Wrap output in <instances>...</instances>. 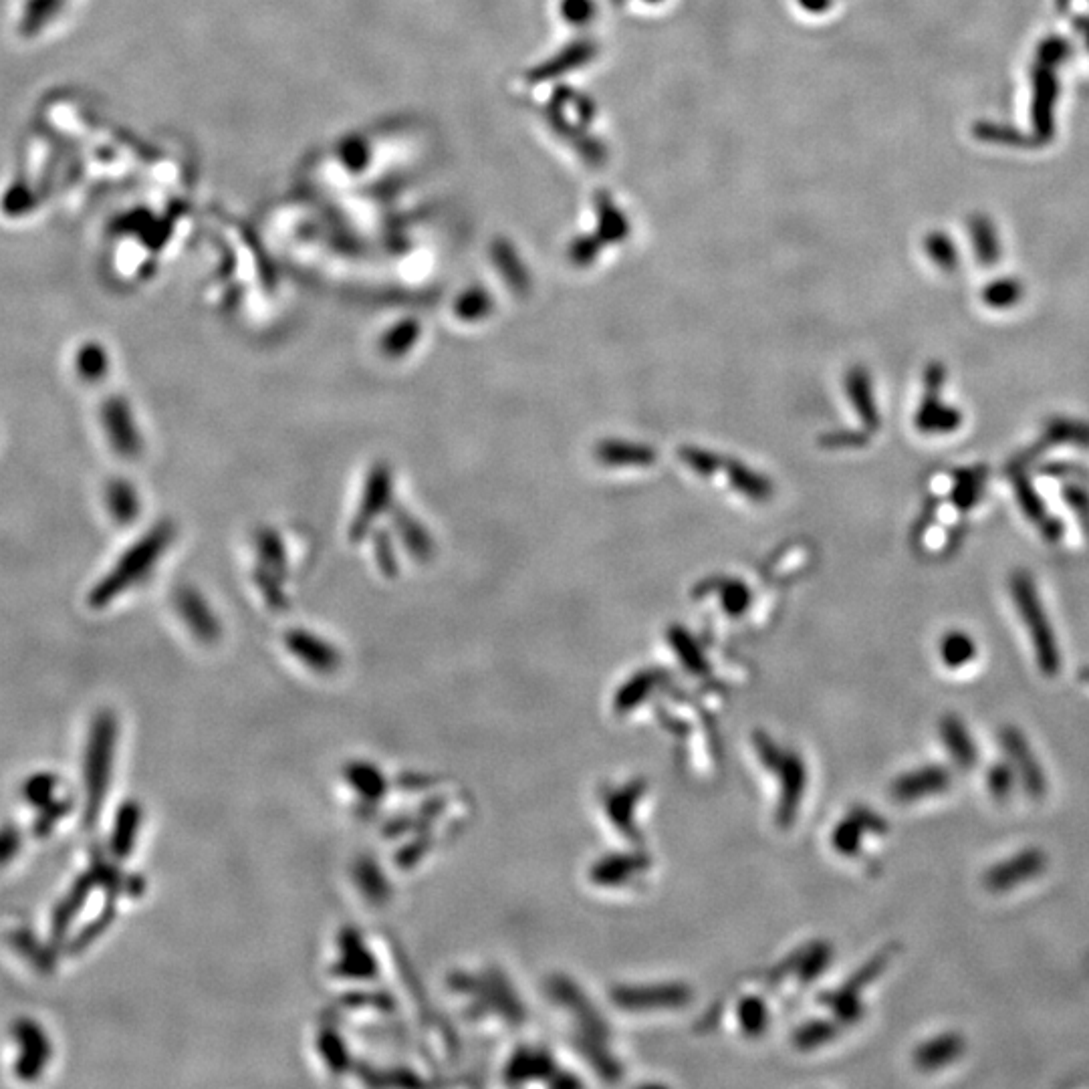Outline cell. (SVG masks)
Returning a JSON list of instances; mask_svg holds the SVG:
<instances>
[{
	"instance_id": "6da1fadb",
	"label": "cell",
	"mask_w": 1089,
	"mask_h": 1089,
	"mask_svg": "<svg viewBox=\"0 0 1089 1089\" xmlns=\"http://www.w3.org/2000/svg\"><path fill=\"white\" fill-rule=\"evenodd\" d=\"M753 757L769 797L773 823L791 831L801 823L813 795V771L799 747L781 741L769 731L753 737Z\"/></svg>"
},
{
	"instance_id": "7a4b0ae2",
	"label": "cell",
	"mask_w": 1089,
	"mask_h": 1089,
	"mask_svg": "<svg viewBox=\"0 0 1089 1089\" xmlns=\"http://www.w3.org/2000/svg\"><path fill=\"white\" fill-rule=\"evenodd\" d=\"M597 811L608 829L624 847H644V813L650 805V783L642 777L605 781L597 791Z\"/></svg>"
},
{
	"instance_id": "3957f363",
	"label": "cell",
	"mask_w": 1089,
	"mask_h": 1089,
	"mask_svg": "<svg viewBox=\"0 0 1089 1089\" xmlns=\"http://www.w3.org/2000/svg\"><path fill=\"white\" fill-rule=\"evenodd\" d=\"M174 541V527L170 523H160L156 529L148 531L136 545H132L124 557H121L109 573L93 587L89 603L93 608H105L115 597L132 589L150 571L156 567L160 557Z\"/></svg>"
},
{
	"instance_id": "277c9868",
	"label": "cell",
	"mask_w": 1089,
	"mask_h": 1089,
	"mask_svg": "<svg viewBox=\"0 0 1089 1089\" xmlns=\"http://www.w3.org/2000/svg\"><path fill=\"white\" fill-rule=\"evenodd\" d=\"M656 866L644 854V847H620L618 854L603 856L587 870L593 890L608 896L646 892L654 880Z\"/></svg>"
},
{
	"instance_id": "5b68a950",
	"label": "cell",
	"mask_w": 1089,
	"mask_h": 1089,
	"mask_svg": "<svg viewBox=\"0 0 1089 1089\" xmlns=\"http://www.w3.org/2000/svg\"><path fill=\"white\" fill-rule=\"evenodd\" d=\"M1011 593H1013L1017 610L1023 618V624L1027 626L1031 634V642L1037 652V662L1041 672L1045 676H1055L1061 666L1059 648L1055 644L1053 630L1045 616L1043 603L1039 601L1035 583L1027 571L1019 569L1011 575Z\"/></svg>"
},
{
	"instance_id": "8992f818",
	"label": "cell",
	"mask_w": 1089,
	"mask_h": 1089,
	"mask_svg": "<svg viewBox=\"0 0 1089 1089\" xmlns=\"http://www.w3.org/2000/svg\"><path fill=\"white\" fill-rule=\"evenodd\" d=\"M831 946L825 942H807L797 946L781 964L773 968L767 985L783 1001H795L809 991L811 985L829 966Z\"/></svg>"
},
{
	"instance_id": "52a82bcc",
	"label": "cell",
	"mask_w": 1089,
	"mask_h": 1089,
	"mask_svg": "<svg viewBox=\"0 0 1089 1089\" xmlns=\"http://www.w3.org/2000/svg\"><path fill=\"white\" fill-rule=\"evenodd\" d=\"M888 823L870 807L854 805L841 813V817L829 825L825 833V845L829 854L843 862H858L866 858V839L870 835L884 837Z\"/></svg>"
},
{
	"instance_id": "ba28073f",
	"label": "cell",
	"mask_w": 1089,
	"mask_h": 1089,
	"mask_svg": "<svg viewBox=\"0 0 1089 1089\" xmlns=\"http://www.w3.org/2000/svg\"><path fill=\"white\" fill-rule=\"evenodd\" d=\"M775 991L767 985H741L726 1001V1015L741 1039H761L775 1025Z\"/></svg>"
},
{
	"instance_id": "9c48e42d",
	"label": "cell",
	"mask_w": 1089,
	"mask_h": 1089,
	"mask_svg": "<svg viewBox=\"0 0 1089 1089\" xmlns=\"http://www.w3.org/2000/svg\"><path fill=\"white\" fill-rule=\"evenodd\" d=\"M946 370L940 363H932L926 370V394L916 412V428L924 434H950L962 424V414L940 400V388L944 386Z\"/></svg>"
},
{
	"instance_id": "30bf717a",
	"label": "cell",
	"mask_w": 1089,
	"mask_h": 1089,
	"mask_svg": "<svg viewBox=\"0 0 1089 1089\" xmlns=\"http://www.w3.org/2000/svg\"><path fill=\"white\" fill-rule=\"evenodd\" d=\"M392 470L388 464H376L366 480V489H363L361 503L357 507V513L351 521V539L357 541L366 537L372 529L374 521L390 507L392 503Z\"/></svg>"
},
{
	"instance_id": "8fae6325",
	"label": "cell",
	"mask_w": 1089,
	"mask_h": 1089,
	"mask_svg": "<svg viewBox=\"0 0 1089 1089\" xmlns=\"http://www.w3.org/2000/svg\"><path fill=\"white\" fill-rule=\"evenodd\" d=\"M614 1001L618 1007H622L626 1013H634V1015H648V1013H654V1011H668L664 1007H670V1009H680L688 1003V989L684 985H674V983H656V985H646V987H628V989H618L614 993Z\"/></svg>"
},
{
	"instance_id": "7c38bea8",
	"label": "cell",
	"mask_w": 1089,
	"mask_h": 1089,
	"mask_svg": "<svg viewBox=\"0 0 1089 1089\" xmlns=\"http://www.w3.org/2000/svg\"><path fill=\"white\" fill-rule=\"evenodd\" d=\"M101 422L111 448L119 456L136 458L142 452L144 440L136 426L132 408L124 398L113 396L101 406Z\"/></svg>"
},
{
	"instance_id": "4fadbf2b",
	"label": "cell",
	"mask_w": 1089,
	"mask_h": 1089,
	"mask_svg": "<svg viewBox=\"0 0 1089 1089\" xmlns=\"http://www.w3.org/2000/svg\"><path fill=\"white\" fill-rule=\"evenodd\" d=\"M1045 854L1039 850H1027L1017 854L1015 858L995 866L987 872L985 884L993 892H1005L1011 890L1023 882H1029L1031 878L1039 876L1045 870Z\"/></svg>"
},
{
	"instance_id": "5bb4252c",
	"label": "cell",
	"mask_w": 1089,
	"mask_h": 1089,
	"mask_svg": "<svg viewBox=\"0 0 1089 1089\" xmlns=\"http://www.w3.org/2000/svg\"><path fill=\"white\" fill-rule=\"evenodd\" d=\"M950 787V773L938 765L924 767L902 775L892 785V797L898 803H916L922 797H932Z\"/></svg>"
},
{
	"instance_id": "9a60e30c",
	"label": "cell",
	"mask_w": 1089,
	"mask_h": 1089,
	"mask_svg": "<svg viewBox=\"0 0 1089 1089\" xmlns=\"http://www.w3.org/2000/svg\"><path fill=\"white\" fill-rule=\"evenodd\" d=\"M1051 69L1053 65L1037 61L1033 71V121L1037 134L1043 140L1053 136V103L1057 97V81Z\"/></svg>"
},
{
	"instance_id": "2e32d148",
	"label": "cell",
	"mask_w": 1089,
	"mask_h": 1089,
	"mask_svg": "<svg viewBox=\"0 0 1089 1089\" xmlns=\"http://www.w3.org/2000/svg\"><path fill=\"white\" fill-rule=\"evenodd\" d=\"M1003 745L1015 765V771L1021 775L1023 779V785L1027 787L1029 795L1039 799L1045 795V777H1043V771L1039 769L1027 741L1023 739V735L1015 729H1005L1003 731Z\"/></svg>"
},
{
	"instance_id": "e0dca14e",
	"label": "cell",
	"mask_w": 1089,
	"mask_h": 1089,
	"mask_svg": "<svg viewBox=\"0 0 1089 1089\" xmlns=\"http://www.w3.org/2000/svg\"><path fill=\"white\" fill-rule=\"evenodd\" d=\"M720 470L726 472V478H729L731 487L745 499L755 503H767L773 499V482L761 472L749 468L747 464L739 460L722 458Z\"/></svg>"
},
{
	"instance_id": "ac0fdd59",
	"label": "cell",
	"mask_w": 1089,
	"mask_h": 1089,
	"mask_svg": "<svg viewBox=\"0 0 1089 1089\" xmlns=\"http://www.w3.org/2000/svg\"><path fill=\"white\" fill-rule=\"evenodd\" d=\"M595 458L605 466H652L656 462V450L646 444L603 440L595 446Z\"/></svg>"
},
{
	"instance_id": "d6986e66",
	"label": "cell",
	"mask_w": 1089,
	"mask_h": 1089,
	"mask_svg": "<svg viewBox=\"0 0 1089 1089\" xmlns=\"http://www.w3.org/2000/svg\"><path fill=\"white\" fill-rule=\"evenodd\" d=\"M174 603L176 608L180 612V616L188 622V626L204 636V638H212L216 634V620L208 608L206 599L190 585H182L178 587L176 595H174Z\"/></svg>"
},
{
	"instance_id": "ffe728a7",
	"label": "cell",
	"mask_w": 1089,
	"mask_h": 1089,
	"mask_svg": "<svg viewBox=\"0 0 1089 1089\" xmlns=\"http://www.w3.org/2000/svg\"><path fill=\"white\" fill-rule=\"evenodd\" d=\"M845 390H847V394H850V400H852L858 416L866 424V428L872 430V432L878 430V426L882 424V418H880V412H878V406H876V400H874L872 378H870L868 370H864V368L850 370V374L845 376Z\"/></svg>"
},
{
	"instance_id": "44dd1931",
	"label": "cell",
	"mask_w": 1089,
	"mask_h": 1089,
	"mask_svg": "<svg viewBox=\"0 0 1089 1089\" xmlns=\"http://www.w3.org/2000/svg\"><path fill=\"white\" fill-rule=\"evenodd\" d=\"M394 527L402 539V545L416 561H430L434 555V539L430 531L406 509L398 507L394 513Z\"/></svg>"
},
{
	"instance_id": "7402d4cb",
	"label": "cell",
	"mask_w": 1089,
	"mask_h": 1089,
	"mask_svg": "<svg viewBox=\"0 0 1089 1089\" xmlns=\"http://www.w3.org/2000/svg\"><path fill=\"white\" fill-rule=\"evenodd\" d=\"M962 1051H964L962 1037H958L956 1033H944L918 1047L916 1065L924 1071H934L956 1061L958 1055H962Z\"/></svg>"
},
{
	"instance_id": "603a6c76",
	"label": "cell",
	"mask_w": 1089,
	"mask_h": 1089,
	"mask_svg": "<svg viewBox=\"0 0 1089 1089\" xmlns=\"http://www.w3.org/2000/svg\"><path fill=\"white\" fill-rule=\"evenodd\" d=\"M940 733H942V741L946 743L948 753H950V757L954 759L956 765H960L962 769H971L977 763V759H979L977 747H975L971 735H968L962 720H958L952 714L942 718Z\"/></svg>"
},
{
	"instance_id": "cb8c5ba5",
	"label": "cell",
	"mask_w": 1089,
	"mask_h": 1089,
	"mask_svg": "<svg viewBox=\"0 0 1089 1089\" xmlns=\"http://www.w3.org/2000/svg\"><path fill=\"white\" fill-rule=\"evenodd\" d=\"M105 501L111 517L121 525L132 523L140 515V497L126 480H111L107 484Z\"/></svg>"
},
{
	"instance_id": "d4e9b609",
	"label": "cell",
	"mask_w": 1089,
	"mask_h": 1089,
	"mask_svg": "<svg viewBox=\"0 0 1089 1089\" xmlns=\"http://www.w3.org/2000/svg\"><path fill=\"white\" fill-rule=\"evenodd\" d=\"M1015 493H1017V499H1019V503H1021L1023 513H1025L1033 523H1041L1039 527L1043 529L1045 537L1051 539V541L1059 539V535H1061L1059 523L1055 525L1053 521L1047 519L1043 501L1037 497V493L1033 491V487L1029 484V480H1027L1023 474H1015Z\"/></svg>"
},
{
	"instance_id": "484cf974",
	"label": "cell",
	"mask_w": 1089,
	"mask_h": 1089,
	"mask_svg": "<svg viewBox=\"0 0 1089 1089\" xmlns=\"http://www.w3.org/2000/svg\"><path fill=\"white\" fill-rule=\"evenodd\" d=\"M668 644L674 648L678 660L684 664V668L692 676H708L710 666L706 658L702 656L698 642L690 636V632H686L680 626H674L672 630H668Z\"/></svg>"
},
{
	"instance_id": "4316f807",
	"label": "cell",
	"mask_w": 1089,
	"mask_h": 1089,
	"mask_svg": "<svg viewBox=\"0 0 1089 1089\" xmlns=\"http://www.w3.org/2000/svg\"><path fill=\"white\" fill-rule=\"evenodd\" d=\"M712 583H714V589H706V591H716L718 593L722 610L729 614L731 618H741L749 610V605L753 601V593L741 579H726V577L722 579V577H718V579H712Z\"/></svg>"
},
{
	"instance_id": "83f0119b",
	"label": "cell",
	"mask_w": 1089,
	"mask_h": 1089,
	"mask_svg": "<svg viewBox=\"0 0 1089 1089\" xmlns=\"http://www.w3.org/2000/svg\"><path fill=\"white\" fill-rule=\"evenodd\" d=\"M971 238L975 245V255L985 267L995 265L999 261L1001 245H999L995 224L987 216L977 214L971 218Z\"/></svg>"
},
{
	"instance_id": "f1b7e54d",
	"label": "cell",
	"mask_w": 1089,
	"mask_h": 1089,
	"mask_svg": "<svg viewBox=\"0 0 1089 1089\" xmlns=\"http://www.w3.org/2000/svg\"><path fill=\"white\" fill-rule=\"evenodd\" d=\"M940 658L948 668H960L971 662L977 654V644L964 632H948L940 640Z\"/></svg>"
},
{
	"instance_id": "f546056e",
	"label": "cell",
	"mask_w": 1089,
	"mask_h": 1089,
	"mask_svg": "<svg viewBox=\"0 0 1089 1089\" xmlns=\"http://www.w3.org/2000/svg\"><path fill=\"white\" fill-rule=\"evenodd\" d=\"M109 370L107 351L99 343H85L77 353V372L85 382H99Z\"/></svg>"
},
{
	"instance_id": "4dcf8cb0",
	"label": "cell",
	"mask_w": 1089,
	"mask_h": 1089,
	"mask_svg": "<svg viewBox=\"0 0 1089 1089\" xmlns=\"http://www.w3.org/2000/svg\"><path fill=\"white\" fill-rule=\"evenodd\" d=\"M418 337H420V325L416 321H402L386 331L380 345L386 355L400 357L414 347Z\"/></svg>"
},
{
	"instance_id": "1f68e13d",
	"label": "cell",
	"mask_w": 1089,
	"mask_h": 1089,
	"mask_svg": "<svg viewBox=\"0 0 1089 1089\" xmlns=\"http://www.w3.org/2000/svg\"><path fill=\"white\" fill-rule=\"evenodd\" d=\"M257 553L261 557V565H265L271 571H275L277 575L285 577V571H287L285 547H283V541L279 539V535L275 531L263 529V531L257 533Z\"/></svg>"
},
{
	"instance_id": "d6a6232c",
	"label": "cell",
	"mask_w": 1089,
	"mask_h": 1089,
	"mask_svg": "<svg viewBox=\"0 0 1089 1089\" xmlns=\"http://www.w3.org/2000/svg\"><path fill=\"white\" fill-rule=\"evenodd\" d=\"M495 303L484 289H470L456 301V317L462 321H480L489 317Z\"/></svg>"
},
{
	"instance_id": "836d02e7",
	"label": "cell",
	"mask_w": 1089,
	"mask_h": 1089,
	"mask_svg": "<svg viewBox=\"0 0 1089 1089\" xmlns=\"http://www.w3.org/2000/svg\"><path fill=\"white\" fill-rule=\"evenodd\" d=\"M1023 297V285L1017 279H999L985 287L983 301L993 309L1015 307Z\"/></svg>"
},
{
	"instance_id": "e575fe53",
	"label": "cell",
	"mask_w": 1089,
	"mask_h": 1089,
	"mask_svg": "<svg viewBox=\"0 0 1089 1089\" xmlns=\"http://www.w3.org/2000/svg\"><path fill=\"white\" fill-rule=\"evenodd\" d=\"M926 255L938 265L940 271L952 273L958 267V255L952 245V240L942 232H930L924 240Z\"/></svg>"
},
{
	"instance_id": "d590c367",
	"label": "cell",
	"mask_w": 1089,
	"mask_h": 1089,
	"mask_svg": "<svg viewBox=\"0 0 1089 1089\" xmlns=\"http://www.w3.org/2000/svg\"><path fill=\"white\" fill-rule=\"evenodd\" d=\"M983 484H985V472L975 468V470H964L958 474L956 478V487H954V501L960 509H968L973 507L981 493H983Z\"/></svg>"
},
{
	"instance_id": "8d00e7d4",
	"label": "cell",
	"mask_w": 1089,
	"mask_h": 1089,
	"mask_svg": "<svg viewBox=\"0 0 1089 1089\" xmlns=\"http://www.w3.org/2000/svg\"><path fill=\"white\" fill-rule=\"evenodd\" d=\"M678 454H680V460L700 476H712V474H716L720 470L722 456L714 454L710 450L696 448V446H684V448H680Z\"/></svg>"
},
{
	"instance_id": "74e56055",
	"label": "cell",
	"mask_w": 1089,
	"mask_h": 1089,
	"mask_svg": "<svg viewBox=\"0 0 1089 1089\" xmlns=\"http://www.w3.org/2000/svg\"><path fill=\"white\" fill-rule=\"evenodd\" d=\"M289 644L297 654H301V656H305V658H309V660H313L317 664L319 662H329L333 658V654H329L325 644H321L319 640H313L311 636H307L303 632H293L289 636Z\"/></svg>"
},
{
	"instance_id": "f35d334b",
	"label": "cell",
	"mask_w": 1089,
	"mask_h": 1089,
	"mask_svg": "<svg viewBox=\"0 0 1089 1089\" xmlns=\"http://www.w3.org/2000/svg\"><path fill=\"white\" fill-rule=\"evenodd\" d=\"M975 136H977L979 140L995 142V144H1009V146H1025V144H1027V140H1025L1023 136H1019L1015 130L1005 128V126L987 124V121H983V124H977V126H975Z\"/></svg>"
},
{
	"instance_id": "ab89813d",
	"label": "cell",
	"mask_w": 1089,
	"mask_h": 1089,
	"mask_svg": "<svg viewBox=\"0 0 1089 1089\" xmlns=\"http://www.w3.org/2000/svg\"><path fill=\"white\" fill-rule=\"evenodd\" d=\"M1049 436L1053 442L1069 440V442L1089 446V426L1073 422V420H1053V424L1049 426Z\"/></svg>"
},
{
	"instance_id": "60d3db41",
	"label": "cell",
	"mask_w": 1089,
	"mask_h": 1089,
	"mask_svg": "<svg viewBox=\"0 0 1089 1089\" xmlns=\"http://www.w3.org/2000/svg\"><path fill=\"white\" fill-rule=\"evenodd\" d=\"M374 553H376V561H378V567L382 569L384 575L392 577L398 573V557H396V547L390 539L388 533H378L376 535V541H374Z\"/></svg>"
},
{
	"instance_id": "b9f144b4",
	"label": "cell",
	"mask_w": 1089,
	"mask_h": 1089,
	"mask_svg": "<svg viewBox=\"0 0 1089 1089\" xmlns=\"http://www.w3.org/2000/svg\"><path fill=\"white\" fill-rule=\"evenodd\" d=\"M1013 781H1015V771L1011 769V765H1005V763L995 765L987 775L989 791L997 799H1005L1013 791Z\"/></svg>"
},
{
	"instance_id": "7bdbcfd3",
	"label": "cell",
	"mask_w": 1089,
	"mask_h": 1089,
	"mask_svg": "<svg viewBox=\"0 0 1089 1089\" xmlns=\"http://www.w3.org/2000/svg\"><path fill=\"white\" fill-rule=\"evenodd\" d=\"M1069 55V45L1063 39H1047L1037 53V61L1047 65H1059Z\"/></svg>"
},
{
	"instance_id": "ee69618b",
	"label": "cell",
	"mask_w": 1089,
	"mask_h": 1089,
	"mask_svg": "<svg viewBox=\"0 0 1089 1089\" xmlns=\"http://www.w3.org/2000/svg\"><path fill=\"white\" fill-rule=\"evenodd\" d=\"M1083 678H1085V680L1089 682V670H1087V672H1083Z\"/></svg>"
}]
</instances>
